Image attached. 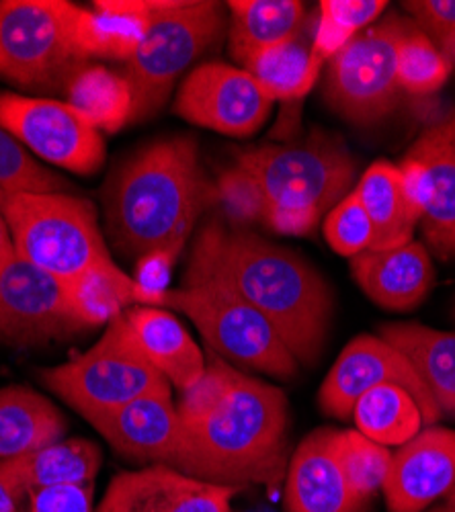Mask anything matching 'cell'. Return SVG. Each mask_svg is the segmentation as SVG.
<instances>
[{"mask_svg": "<svg viewBox=\"0 0 455 512\" xmlns=\"http://www.w3.org/2000/svg\"><path fill=\"white\" fill-rule=\"evenodd\" d=\"M181 445L169 467L191 478L232 486L285 480L289 465V408L271 383L242 373L216 353L205 375L181 392Z\"/></svg>", "mask_w": 455, "mask_h": 512, "instance_id": "6da1fadb", "label": "cell"}, {"mask_svg": "<svg viewBox=\"0 0 455 512\" xmlns=\"http://www.w3.org/2000/svg\"><path fill=\"white\" fill-rule=\"evenodd\" d=\"M185 279H210L238 293L279 332L298 363L324 349L335 297L326 279L292 248L210 222L195 240Z\"/></svg>", "mask_w": 455, "mask_h": 512, "instance_id": "7a4b0ae2", "label": "cell"}, {"mask_svg": "<svg viewBox=\"0 0 455 512\" xmlns=\"http://www.w3.org/2000/svg\"><path fill=\"white\" fill-rule=\"evenodd\" d=\"M214 205L216 183L189 136L158 140L136 152L109 179L103 195L107 232L115 248L134 259L154 250L181 252Z\"/></svg>", "mask_w": 455, "mask_h": 512, "instance_id": "3957f363", "label": "cell"}, {"mask_svg": "<svg viewBox=\"0 0 455 512\" xmlns=\"http://www.w3.org/2000/svg\"><path fill=\"white\" fill-rule=\"evenodd\" d=\"M0 211L15 252L68 283L113 261L91 201L70 193H11L0 189Z\"/></svg>", "mask_w": 455, "mask_h": 512, "instance_id": "277c9868", "label": "cell"}, {"mask_svg": "<svg viewBox=\"0 0 455 512\" xmlns=\"http://www.w3.org/2000/svg\"><path fill=\"white\" fill-rule=\"evenodd\" d=\"M80 13L64 0H3L0 78L29 91H66L89 64L78 41Z\"/></svg>", "mask_w": 455, "mask_h": 512, "instance_id": "5b68a950", "label": "cell"}, {"mask_svg": "<svg viewBox=\"0 0 455 512\" xmlns=\"http://www.w3.org/2000/svg\"><path fill=\"white\" fill-rule=\"evenodd\" d=\"M162 308H171L197 326L210 351L234 367L292 379L300 363L275 326L238 293L210 279H185L183 289H169Z\"/></svg>", "mask_w": 455, "mask_h": 512, "instance_id": "8992f818", "label": "cell"}, {"mask_svg": "<svg viewBox=\"0 0 455 512\" xmlns=\"http://www.w3.org/2000/svg\"><path fill=\"white\" fill-rule=\"evenodd\" d=\"M226 29L224 7L212 0H156L142 46L128 62L134 121L154 115L179 76L208 52Z\"/></svg>", "mask_w": 455, "mask_h": 512, "instance_id": "52a82bcc", "label": "cell"}, {"mask_svg": "<svg viewBox=\"0 0 455 512\" xmlns=\"http://www.w3.org/2000/svg\"><path fill=\"white\" fill-rule=\"evenodd\" d=\"M41 381L85 418L146 394L171 390V383L144 355L126 314L109 322L87 353L44 371Z\"/></svg>", "mask_w": 455, "mask_h": 512, "instance_id": "ba28073f", "label": "cell"}, {"mask_svg": "<svg viewBox=\"0 0 455 512\" xmlns=\"http://www.w3.org/2000/svg\"><path fill=\"white\" fill-rule=\"evenodd\" d=\"M236 164L257 179L267 209H312L324 216L351 193L355 181L351 154L330 140L244 150Z\"/></svg>", "mask_w": 455, "mask_h": 512, "instance_id": "9c48e42d", "label": "cell"}, {"mask_svg": "<svg viewBox=\"0 0 455 512\" xmlns=\"http://www.w3.org/2000/svg\"><path fill=\"white\" fill-rule=\"evenodd\" d=\"M408 25L386 17L355 35L349 46L330 60L324 99L351 123L369 125L386 117L398 101L396 56Z\"/></svg>", "mask_w": 455, "mask_h": 512, "instance_id": "30bf717a", "label": "cell"}, {"mask_svg": "<svg viewBox=\"0 0 455 512\" xmlns=\"http://www.w3.org/2000/svg\"><path fill=\"white\" fill-rule=\"evenodd\" d=\"M87 330L72 308L68 281L17 252L0 265V340L13 347H39Z\"/></svg>", "mask_w": 455, "mask_h": 512, "instance_id": "8fae6325", "label": "cell"}, {"mask_svg": "<svg viewBox=\"0 0 455 512\" xmlns=\"http://www.w3.org/2000/svg\"><path fill=\"white\" fill-rule=\"evenodd\" d=\"M0 125L27 150L58 168L95 175L105 162V140L68 103L0 93Z\"/></svg>", "mask_w": 455, "mask_h": 512, "instance_id": "7c38bea8", "label": "cell"}, {"mask_svg": "<svg viewBox=\"0 0 455 512\" xmlns=\"http://www.w3.org/2000/svg\"><path fill=\"white\" fill-rule=\"evenodd\" d=\"M273 105L251 72L224 62H205L183 80L173 111L205 130L246 138L261 130Z\"/></svg>", "mask_w": 455, "mask_h": 512, "instance_id": "4fadbf2b", "label": "cell"}, {"mask_svg": "<svg viewBox=\"0 0 455 512\" xmlns=\"http://www.w3.org/2000/svg\"><path fill=\"white\" fill-rule=\"evenodd\" d=\"M384 383H394V386L404 388L417 400L425 426H431L443 418L410 361L388 345L382 336L371 334L353 338L335 365L330 367L318 394L320 408L328 416L341 420L351 418L357 400L369 390L384 386Z\"/></svg>", "mask_w": 455, "mask_h": 512, "instance_id": "5bb4252c", "label": "cell"}, {"mask_svg": "<svg viewBox=\"0 0 455 512\" xmlns=\"http://www.w3.org/2000/svg\"><path fill=\"white\" fill-rule=\"evenodd\" d=\"M236 492L238 488L203 482L154 463L117 474L97 512H230Z\"/></svg>", "mask_w": 455, "mask_h": 512, "instance_id": "9a60e30c", "label": "cell"}, {"mask_svg": "<svg viewBox=\"0 0 455 512\" xmlns=\"http://www.w3.org/2000/svg\"><path fill=\"white\" fill-rule=\"evenodd\" d=\"M87 420L119 455L140 463L171 465L181 445V420L171 390L89 414Z\"/></svg>", "mask_w": 455, "mask_h": 512, "instance_id": "2e32d148", "label": "cell"}, {"mask_svg": "<svg viewBox=\"0 0 455 512\" xmlns=\"http://www.w3.org/2000/svg\"><path fill=\"white\" fill-rule=\"evenodd\" d=\"M455 486V431L427 426L394 455L384 484L390 512H423Z\"/></svg>", "mask_w": 455, "mask_h": 512, "instance_id": "e0dca14e", "label": "cell"}, {"mask_svg": "<svg viewBox=\"0 0 455 512\" xmlns=\"http://www.w3.org/2000/svg\"><path fill=\"white\" fill-rule=\"evenodd\" d=\"M337 429H316L289 457L287 512H361L337 459Z\"/></svg>", "mask_w": 455, "mask_h": 512, "instance_id": "ac0fdd59", "label": "cell"}, {"mask_svg": "<svg viewBox=\"0 0 455 512\" xmlns=\"http://www.w3.org/2000/svg\"><path fill=\"white\" fill-rule=\"evenodd\" d=\"M351 273L371 302L394 312L417 308L435 281L431 256L419 242L365 250L351 259Z\"/></svg>", "mask_w": 455, "mask_h": 512, "instance_id": "d6986e66", "label": "cell"}, {"mask_svg": "<svg viewBox=\"0 0 455 512\" xmlns=\"http://www.w3.org/2000/svg\"><path fill=\"white\" fill-rule=\"evenodd\" d=\"M408 154L427 164L433 181L423 234L439 256H455V115L429 127Z\"/></svg>", "mask_w": 455, "mask_h": 512, "instance_id": "ffe728a7", "label": "cell"}, {"mask_svg": "<svg viewBox=\"0 0 455 512\" xmlns=\"http://www.w3.org/2000/svg\"><path fill=\"white\" fill-rule=\"evenodd\" d=\"M126 320L148 361L181 392L193 388L205 375L208 361L187 328L171 312L140 306L128 310Z\"/></svg>", "mask_w": 455, "mask_h": 512, "instance_id": "44dd1931", "label": "cell"}, {"mask_svg": "<svg viewBox=\"0 0 455 512\" xmlns=\"http://www.w3.org/2000/svg\"><path fill=\"white\" fill-rule=\"evenodd\" d=\"M380 336L415 367L441 416L455 418V332L392 322L380 328Z\"/></svg>", "mask_w": 455, "mask_h": 512, "instance_id": "7402d4cb", "label": "cell"}, {"mask_svg": "<svg viewBox=\"0 0 455 512\" xmlns=\"http://www.w3.org/2000/svg\"><path fill=\"white\" fill-rule=\"evenodd\" d=\"M228 11L230 56L242 70L265 50L298 39L306 15L300 0H232Z\"/></svg>", "mask_w": 455, "mask_h": 512, "instance_id": "603a6c76", "label": "cell"}, {"mask_svg": "<svg viewBox=\"0 0 455 512\" xmlns=\"http://www.w3.org/2000/svg\"><path fill=\"white\" fill-rule=\"evenodd\" d=\"M82 9L78 41L87 58L130 62L148 33L156 0H99Z\"/></svg>", "mask_w": 455, "mask_h": 512, "instance_id": "cb8c5ba5", "label": "cell"}, {"mask_svg": "<svg viewBox=\"0 0 455 512\" xmlns=\"http://www.w3.org/2000/svg\"><path fill=\"white\" fill-rule=\"evenodd\" d=\"M66 420L41 394L23 388H0V461L27 455L62 439Z\"/></svg>", "mask_w": 455, "mask_h": 512, "instance_id": "d4e9b609", "label": "cell"}, {"mask_svg": "<svg viewBox=\"0 0 455 512\" xmlns=\"http://www.w3.org/2000/svg\"><path fill=\"white\" fill-rule=\"evenodd\" d=\"M374 228L369 250H388L412 242L419 216L410 209L398 164L378 160L371 164L355 187Z\"/></svg>", "mask_w": 455, "mask_h": 512, "instance_id": "484cf974", "label": "cell"}, {"mask_svg": "<svg viewBox=\"0 0 455 512\" xmlns=\"http://www.w3.org/2000/svg\"><path fill=\"white\" fill-rule=\"evenodd\" d=\"M19 488L31 490L93 484L101 467V449L87 439L56 441L21 457L3 459Z\"/></svg>", "mask_w": 455, "mask_h": 512, "instance_id": "4316f807", "label": "cell"}, {"mask_svg": "<svg viewBox=\"0 0 455 512\" xmlns=\"http://www.w3.org/2000/svg\"><path fill=\"white\" fill-rule=\"evenodd\" d=\"M64 93L66 103L99 132L115 134L134 121V91L128 78L105 66L80 68Z\"/></svg>", "mask_w": 455, "mask_h": 512, "instance_id": "83f0119b", "label": "cell"}, {"mask_svg": "<svg viewBox=\"0 0 455 512\" xmlns=\"http://www.w3.org/2000/svg\"><path fill=\"white\" fill-rule=\"evenodd\" d=\"M70 300L78 320L91 330L123 316V310L134 304L146 306V293L134 277L109 261L74 279Z\"/></svg>", "mask_w": 455, "mask_h": 512, "instance_id": "f1b7e54d", "label": "cell"}, {"mask_svg": "<svg viewBox=\"0 0 455 512\" xmlns=\"http://www.w3.org/2000/svg\"><path fill=\"white\" fill-rule=\"evenodd\" d=\"M351 418L361 435L384 447H402L425 426L417 400L394 383L363 394L353 406Z\"/></svg>", "mask_w": 455, "mask_h": 512, "instance_id": "f546056e", "label": "cell"}, {"mask_svg": "<svg viewBox=\"0 0 455 512\" xmlns=\"http://www.w3.org/2000/svg\"><path fill=\"white\" fill-rule=\"evenodd\" d=\"M320 70L322 62L312 56L300 39L265 50L246 68L275 103L306 97L314 89Z\"/></svg>", "mask_w": 455, "mask_h": 512, "instance_id": "4dcf8cb0", "label": "cell"}, {"mask_svg": "<svg viewBox=\"0 0 455 512\" xmlns=\"http://www.w3.org/2000/svg\"><path fill=\"white\" fill-rule=\"evenodd\" d=\"M335 449L349 490L357 502L365 506L380 490H384L392 465V453L388 447L367 439L359 431H339Z\"/></svg>", "mask_w": 455, "mask_h": 512, "instance_id": "1f68e13d", "label": "cell"}, {"mask_svg": "<svg viewBox=\"0 0 455 512\" xmlns=\"http://www.w3.org/2000/svg\"><path fill=\"white\" fill-rule=\"evenodd\" d=\"M451 60L433 44V39L419 29L404 33L398 44L396 76L398 89L408 95H433L447 82Z\"/></svg>", "mask_w": 455, "mask_h": 512, "instance_id": "d6a6232c", "label": "cell"}, {"mask_svg": "<svg viewBox=\"0 0 455 512\" xmlns=\"http://www.w3.org/2000/svg\"><path fill=\"white\" fill-rule=\"evenodd\" d=\"M0 189L11 193H66L68 181L41 166L0 125Z\"/></svg>", "mask_w": 455, "mask_h": 512, "instance_id": "836d02e7", "label": "cell"}, {"mask_svg": "<svg viewBox=\"0 0 455 512\" xmlns=\"http://www.w3.org/2000/svg\"><path fill=\"white\" fill-rule=\"evenodd\" d=\"M218 205H222L232 228L244 230L255 224H265L267 201L257 179L240 164L226 168L216 181Z\"/></svg>", "mask_w": 455, "mask_h": 512, "instance_id": "e575fe53", "label": "cell"}, {"mask_svg": "<svg viewBox=\"0 0 455 512\" xmlns=\"http://www.w3.org/2000/svg\"><path fill=\"white\" fill-rule=\"evenodd\" d=\"M324 236L330 248L349 259L371 248L374 228L355 189L326 213Z\"/></svg>", "mask_w": 455, "mask_h": 512, "instance_id": "d590c367", "label": "cell"}, {"mask_svg": "<svg viewBox=\"0 0 455 512\" xmlns=\"http://www.w3.org/2000/svg\"><path fill=\"white\" fill-rule=\"evenodd\" d=\"M404 7L455 62V0H410Z\"/></svg>", "mask_w": 455, "mask_h": 512, "instance_id": "8d00e7d4", "label": "cell"}, {"mask_svg": "<svg viewBox=\"0 0 455 512\" xmlns=\"http://www.w3.org/2000/svg\"><path fill=\"white\" fill-rule=\"evenodd\" d=\"M179 254L181 252L177 250H154L138 259L134 279L146 293V306L162 308L164 295L169 291L171 273Z\"/></svg>", "mask_w": 455, "mask_h": 512, "instance_id": "74e56055", "label": "cell"}, {"mask_svg": "<svg viewBox=\"0 0 455 512\" xmlns=\"http://www.w3.org/2000/svg\"><path fill=\"white\" fill-rule=\"evenodd\" d=\"M386 7V0H322L320 15L337 23L345 31L359 35L380 19Z\"/></svg>", "mask_w": 455, "mask_h": 512, "instance_id": "f35d334b", "label": "cell"}, {"mask_svg": "<svg viewBox=\"0 0 455 512\" xmlns=\"http://www.w3.org/2000/svg\"><path fill=\"white\" fill-rule=\"evenodd\" d=\"M29 512H93V484H70L31 490Z\"/></svg>", "mask_w": 455, "mask_h": 512, "instance_id": "ab89813d", "label": "cell"}, {"mask_svg": "<svg viewBox=\"0 0 455 512\" xmlns=\"http://www.w3.org/2000/svg\"><path fill=\"white\" fill-rule=\"evenodd\" d=\"M400 177H402V189L406 195V201L410 209L417 213L419 220L427 211L431 199H433V181L431 173L423 160L406 154L404 160L398 164Z\"/></svg>", "mask_w": 455, "mask_h": 512, "instance_id": "60d3db41", "label": "cell"}, {"mask_svg": "<svg viewBox=\"0 0 455 512\" xmlns=\"http://www.w3.org/2000/svg\"><path fill=\"white\" fill-rule=\"evenodd\" d=\"M320 218V213L312 209H267L265 224L281 236H308Z\"/></svg>", "mask_w": 455, "mask_h": 512, "instance_id": "b9f144b4", "label": "cell"}, {"mask_svg": "<svg viewBox=\"0 0 455 512\" xmlns=\"http://www.w3.org/2000/svg\"><path fill=\"white\" fill-rule=\"evenodd\" d=\"M21 496H27V494L19 488V484L7 469L5 461H0V512H19L17 504Z\"/></svg>", "mask_w": 455, "mask_h": 512, "instance_id": "7bdbcfd3", "label": "cell"}, {"mask_svg": "<svg viewBox=\"0 0 455 512\" xmlns=\"http://www.w3.org/2000/svg\"><path fill=\"white\" fill-rule=\"evenodd\" d=\"M15 254V246H13V238L9 232V226L5 222L3 211H0V265H3L7 259Z\"/></svg>", "mask_w": 455, "mask_h": 512, "instance_id": "ee69618b", "label": "cell"}, {"mask_svg": "<svg viewBox=\"0 0 455 512\" xmlns=\"http://www.w3.org/2000/svg\"><path fill=\"white\" fill-rule=\"evenodd\" d=\"M445 504L449 506V510H451V512H455V486H453V488H451V492L447 494V502H445Z\"/></svg>", "mask_w": 455, "mask_h": 512, "instance_id": "f6af8a7d", "label": "cell"}, {"mask_svg": "<svg viewBox=\"0 0 455 512\" xmlns=\"http://www.w3.org/2000/svg\"><path fill=\"white\" fill-rule=\"evenodd\" d=\"M429 512H451V510H449V506H447V504H443V506H435V508H433V510H429Z\"/></svg>", "mask_w": 455, "mask_h": 512, "instance_id": "bcb514c9", "label": "cell"}]
</instances>
